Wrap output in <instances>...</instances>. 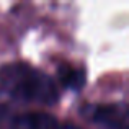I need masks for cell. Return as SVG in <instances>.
<instances>
[{"label":"cell","mask_w":129,"mask_h":129,"mask_svg":"<svg viewBox=\"0 0 129 129\" xmlns=\"http://www.w3.org/2000/svg\"><path fill=\"white\" fill-rule=\"evenodd\" d=\"M0 85L18 101L52 105L57 100V88L49 75L26 64H7L0 69Z\"/></svg>","instance_id":"1"},{"label":"cell","mask_w":129,"mask_h":129,"mask_svg":"<svg viewBox=\"0 0 129 129\" xmlns=\"http://www.w3.org/2000/svg\"><path fill=\"white\" fill-rule=\"evenodd\" d=\"M91 119L105 129H127V113L124 105H101L91 110Z\"/></svg>","instance_id":"2"},{"label":"cell","mask_w":129,"mask_h":129,"mask_svg":"<svg viewBox=\"0 0 129 129\" xmlns=\"http://www.w3.org/2000/svg\"><path fill=\"white\" fill-rule=\"evenodd\" d=\"M13 129H56V121L44 113H28L16 118Z\"/></svg>","instance_id":"3"},{"label":"cell","mask_w":129,"mask_h":129,"mask_svg":"<svg viewBox=\"0 0 129 129\" xmlns=\"http://www.w3.org/2000/svg\"><path fill=\"white\" fill-rule=\"evenodd\" d=\"M59 79L62 82L64 87L70 88V90H80L85 85L87 80V74L83 69L80 67H69V66H62L59 69Z\"/></svg>","instance_id":"4"},{"label":"cell","mask_w":129,"mask_h":129,"mask_svg":"<svg viewBox=\"0 0 129 129\" xmlns=\"http://www.w3.org/2000/svg\"><path fill=\"white\" fill-rule=\"evenodd\" d=\"M60 129H79V127L74 126V124H64V126L60 127Z\"/></svg>","instance_id":"5"}]
</instances>
